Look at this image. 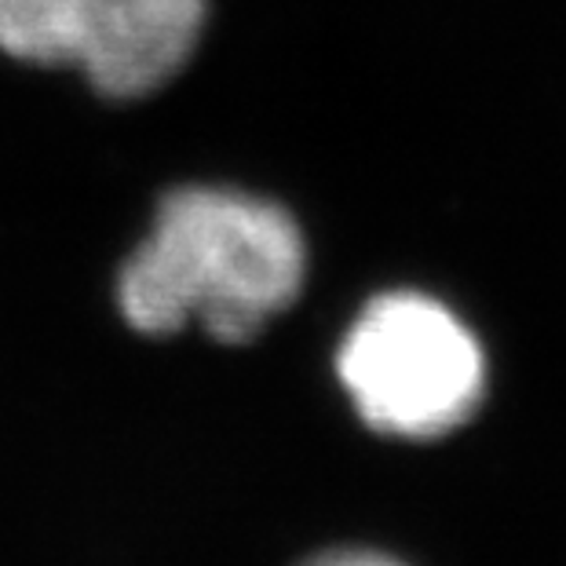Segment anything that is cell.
Instances as JSON below:
<instances>
[{"label": "cell", "instance_id": "6da1fadb", "mask_svg": "<svg viewBox=\"0 0 566 566\" xmlns=\"http://www.w3.org/2000/svg\"><path fill=\"white\" fill-rule=\"evenodd\" d=\"M307 279V245L285 205L234 187H176L117 274V307L132 329L161 336L198 318L216 340H252L293 304Z\"/></svg>", "mask_w": 566, "mask_h": 566}, {"label": "cell", "instance_id": "7a4b0ae2", "mask_svg": "<svg viewBox=\"0 0 566 566\" xmlns=\"http://www.w3.org/2000/svg\"><path fill=\"white\" fill-rule=\"evenodd\" d=\"M336 373L369 428L436 439L461 428L486 395V358L475 333L424 293L369 300L347 329Z\"/></svg>", "mask_w": 566, "mask_h": 566}, {"label": "cell", "instance_id": "3957f363", "mask_svg": "<svg viewBox=\"0 0 566 566\" xmlns=\"http://www.w3.org/2000/svg\"><path fill=\"white\" fill-rule=\"evenodd\" d=\"M205 0H0V52L77 66L106 99H136L198 48Z\"/></svg>", "mask_w": 566, "mask_h": 566}, {"label": "cell", "instance_id": "277c9868", "mask_svg": "<svg viewBox=\"0 0 566 566\" xmlns=\"http://www.w3.org/2000/svg\"><path fill=\"white\" fill-rule=\"evenodd\" d=\"M307 566H402V563L380 556V552H333V556H322Z\"/></svg>", "mask_w": 566, "mask_h": 566}]
</instances>
